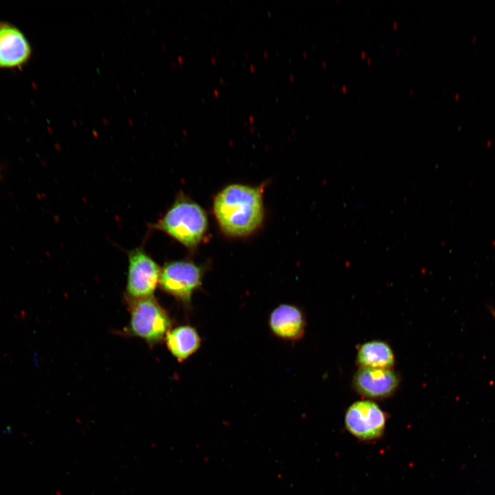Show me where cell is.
<instances>
[{
    "instance_id": "obj_7",
    "label": "cell",
    "mask_w": 495,
    "mask_h": 495,
    "mask_svg": "<svg viewBox=\"0 0 495 495\" xmlns=\"http://www.w3.org/2000/svg\"><path fill=\"white\" fill-rule=\"evenodd\" d=\"M397 375L390 369L360 368L353 380L354 388L360 395L382 399L393 395L399 386Z\"/></svg>"
},
{
    "instance_id": "obj_9",
    "label": "cell",
    "mask_w": 495,
    "mask_h": 495,
    "mask_svg": "<svg viewBox=\"0 0 495 495\" xmlns=\"http://www.w3.org/2000/svg\"><path fill=\"white\" fill-rule=\"evenodd\" d=\"M268 324L271 332L276 337L286 341L296 342L305 334L306 320L299 307L283 303L272 311Z\"/></svg>"
},
{
    "instance_id": "obj_13",
    "label": "cell",
    "mask_w": 495,
    "mask_h": 495,
    "mask_svg": "<svg viewBox=\"0 0 495 495\" xmlns=\"http://www.w3.org/2000/svg\"><path fill=\"white\" fill-rule=\"evenodd\" d=\"M1 23H0V25H1Z\"/></svg>"
},
{
    "instance_id": "obj_3",
    "label": "cell",
    "mask_w": 495,
    "mask_h": 495,
    "mask_svg": "<svg viewBox=\"0 0 495 495\" xmlns=\"http://www.w3.org/2000/svg\"><path fill=\"white\" fill-rule=\"evenodd\" d=\"M126 301L130 314L126 333L142 339L150 346L162 342L171 329L172 320L155 296L126 298Z\"/></svg>"
},
{
    "instance_id": "obj_4",
    "label": "cell",
    "mask_w": 495,
    "mask_h": 495,
    "mask_svg": "<svg viewBox=\"0 0 495 495\" xmlns=\"http://www.w3.org/2000/svg\"><path fill=\"white\" fill-rule=\"evenodd\" d=\"M204 272V267L190 260L169 261L161 267L159 286L189 308L193 294L201 287Z\"/></svg>"
},
{
    "instance_id": "obj_2",
    "label": "cell",
    "mask_w": 495,
    "mask_h": 495,
    "mask_svg": "<svg viewBox=\"0 0 495 495\" xmlns=\"http://www.w3.org/2000/svg\"><path fill=\"white\" fill-rule=\"evenodd\" d=\"M208 226L204 210L182 193L151 227L164 232L186 248L194 249L203 241Z\"/></svg>"
},
{
    "instance_id": "obj_6",
    "label": "cell",
    "mask_w": 495,
    "mask_h": 495,
    "mask_svg": "<svg viewBox=\"0 0 495 495\" xmlns=\"http://www.w3.org/2000/svg\"><path fill=\"white\" fill-rule=\"evenodd\" d=\"M344 421L346 429L357 438L373 440L383 434L386 417L375 403L359 401L347 409Z\"/></svg>"
},
{
    "instance_id": "obj_5",
    "label": "cell",
    "mask_w": 495,
    "mask_h": 495,
    "mask_svg": "<svg viewBox=\"0 0 495 495\" xmlns=\"http://www.w3.org/2000/svg\"><path fill=\"white\" fill-rule=\"evenodd\" d=\"M161 267L143 248L128 252V272L125 298L138 299L153 296L159 285Z\"/></svg>"
},
{
    "instance_id": "obj_8",
    "label": "cell",
    "mask_w": 495,
    "mask_h": 495,
    "mask_svg": "<svg viewBox=\"0 0 495 495\" xmlns=\"http://www.w3.org/2000/svg\"><path fill=\"white\" fill-rule=\"evenodd\" d=\"M32 54L30 45L16 27L5 23L0 25V68L21 67Z\"/></svg>"
},
{
    "instance_id": "obj_1",
    "label": "cell",
    "mask_w": 495,
    "mask_h": 495,
    "mask_svg": "<svg viewBox=\"0 0 495 495\" xmlns=\"http://www.w3.org/2000/svg\"><path fill=\"white\" fill-rule=\"evenodd\" d=\"M263 186L230 184L214 197L213 211L226 235L248 236L258 230L264 218Z\"/></svg>"
},
{
    "instance_id": "obj_10",
    "label": "cell",
    "mask_w": 495,
    "mask_h": 495,
    "mask_svg": "<svg viewBox=\"0 0 495 495\" xmlns=\"http://www.w3.org/2000/svg\"><path fill=\"white\" fill-rule=\"evenodd\" d=\"M164 341L169 352L179 363L195 353L201 344L197 330L189 324L171 328L166 333Z\"/></svg>"
},
{
    "instance_id": "obj_11",
    "label": "cell",
    "mask_w": 495,
    "mask_h": 495,
    "mask_svg": "<svg viewBox=\"0 0 495 495\" xmlns=\"http://www.w3.org/2000/svg\"><path fill=\"white\" fill-rule=\"evenodd\" d=\"M357 360L361 368L390 369L395 360L392 349L386 342L371 341L358 349Z\"/></svg>"
},
{
    "instance_id": "obj_12",
    "label": "cell",
    "mask_w": 495,
    "mask_h": 495,
    "mask_svg": "<svg viewBox=\"0 0 495 495\" xmlns=\"http://www.w3.org/2000/svg\"><path fill=\"white\" fill-rule=\"evenodd\" d=\"M490 311H491L492 314L495 317V309L490 308Z\"/></svg>"
}]
</instances>
